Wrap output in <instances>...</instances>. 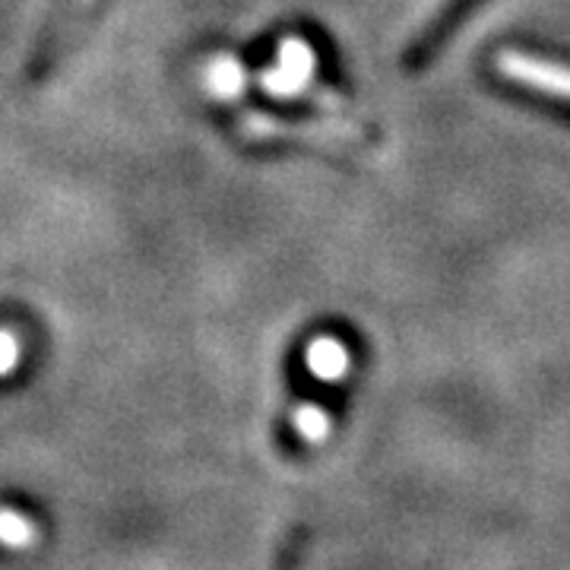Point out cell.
Wrapping results in <instances>:
<instances>
[{
	"instance_id": "obj_1",
	"label": "cell",
	"mask_w": 570,
	"mask_h": 570,
	"mask_svg": "<svg viewBox=\"0 0 570 570\" xmlns=\"http://www.w3.org/2000/svg\"><path fill=\"white\" fill-rule=\"evenodd\" d=\"M99 0H58L51 17L41 29L36 51L29 58V80H45L58 70V63L67 58L73 41L80 39L82 29L89 26V17L96 13Z\"/></svg>"
},
{
	"instance_id": "obj_2",
	"label": "cell",
	"mask_w": 570,
	"mask_h": 570,
	"mask_svg": "<svg viewBox=\"0 0 570 570\" xmlns=\"http://www.w3.org/2000/svg\"><path fill=\"white\" fill-rule=\"evenodd\" d=\"M498 70L510 82H520L532 92L570 102V67H564V63L551 61V58H535L527 51H501Z\"/></svg>"
},
{
	"instance_id": "obj_3",
	"label": "cell",
	"mask_w": 570,
	"mask_h": 570,
	"mask_svg": "<svg viewBox=\"0 0 570 570\" xmlns=\"http://www.w3.org/2000/svg\"><path fill=\"white\" fill-rule=\"evenodd\" d=\"M311 73H314V51L302 39H288L279 48L276 67L264 77V86L276 96H292V92L305 89Z\"/></svg>"
},
{
	"instance_id": "obj_4",
	"label": "cell",
	"mask_w": 570,
	"mask_h": 570,
	"mask_svg": "<svg viewBox=\"0 0 570 570\" xmlns=\"http://www.w3.org/2000/svg\"><path fill=\"white\" fill-rule=\"evenodd\" d=\"M307 367L321 381H343L348 374V348L333 336L314 340L307 346Z\"/></svg>"
},
{
	"instance_id": "obj_5",
	"label": "cell",
	"mask_w": 570,
	"mask_h": 570,
	"mask_svg": "<svg viewBox=\"0 0 570 570\" xmlns=\"http://www.w3.org/2000/svg\"><path fill=\"white\" fill-rule=\"evenodd\" d=\"M39 530L32 527V520H26L22 513L13 510H0V542L7 549H29V542H36Z\"/></svg>"
},
{
	"instance_id": "obj_6",
	"label": "cell",
	"mask_w": 570,
	"mask_h": 570,
	"mask_svg": "<svg viewBox=\"0 0 570 570\" xmlns=\"http://www.w3.org/2000/svg\"><path fill=\"white\" fill-rule=\"evenodd\" d=\"M292 428L298 438H305L311 444H321L330 434V415L321 406H302L292 415Z\"/></svg>"
},
{
	"instance_id": "obj_7",
	"label": "cell",
	"mask_w": 570,
	"mask_h": 570,
	"mask_svg": "<svg viewBox=\"0 0 570 570\" xmlns=\"http://www.w3.org/2000/svg\"><path fill=\"white\" fill-rule=\"evenodd\" d=\"M245 86V70L232 58H223V61H213L209 67V89L219 92V96H235L238 89Z\"/></svg>"
},
{
	"instance_id": "obj_8",
	"label": "cell",
	"mask_w": 570,
	"mask_h": 570,
	"mask_svg": "<svg viewBox=\"0 0 570 570\" xmlns=\"http://www.w3.org/2000/svg\"><path fill=\"white\" fill-rule=\"evenodd\" d=\"M17 358H20V346H17V340H13L10 333H0V374L13 371Z\"/></svg>"
}]
</instances>
